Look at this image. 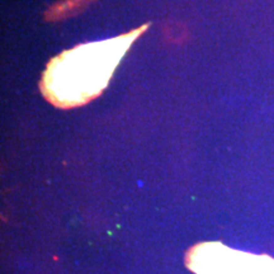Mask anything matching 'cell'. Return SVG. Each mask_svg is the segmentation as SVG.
Here are the masks:
<instances>
[{"label": "cell", "mask_w": 274, "mask_h": 274, "mask_svg": "<svg viewBox=\"0 0 274 274\" xmlns=\"http://www.w3.org/2000/svg\"><path fill=\"white\" fill-rule=\"evenodd\" d=\"M146 28L143 25L119 37L80 45L53 57L41 83L45 98L58 108H73L98 97L121 58Z\"/></svg>", "instance_id": "6da1fadb"}, {"label": "cell", "mask_w": 274, "mask_h": 274, "mask_svg": "<svg viewBox=\"0 0 274 274\" xmlns=\"http://www.w3.org/2000/svg\"><path fill=\"white\" fill-rule=\"evenodd\" d=\"M187 264L197 274H274V259L242 253L221 242H203L188 254Z\"/></svg>", "instance_id": "7a4b0ae2"}]
</instances>
